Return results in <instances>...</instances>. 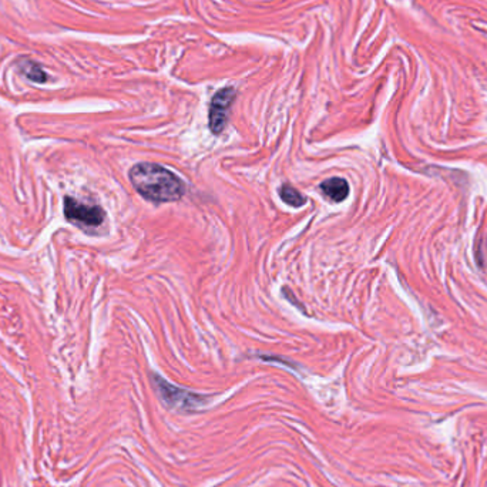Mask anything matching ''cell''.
Masks as SVG:
<instances>
[{"label":"cell","mask_w":487,"mask_h":487,"mask_svg":"<svg viewBox=\"0 0 487 487\" xmlns=\"http://www.w3.org/2000/svg\"><path fill=\"white\" fill-rule=\"evenodd\" d=\"M129 178L136 191L153 203L178 201L186 193L183 180L159 164L139 163L132 167Z\"/></svg>","instance_id":"6da1fadb"},{"label":"cell","mask_w":487,"mask_h":487,"mask_svg":"<svg viewBox=\"0 0 487 487\" xmlns=\"http://www.w3.org/2000/svg\"><path fill=\"white\" fill-rule=\"evenodd\" d=\"M153 382L163 402L171 407H176L180 410H193L203 406L207 402V396L197 395L187 389L174 386L159 375H153Z\"/></svg>","instance_id":"7a4b0ae2"},{"label":"cell","mask_w":487,"mask_h":487,"mask_svg":"<svg viewBox=\"0 0 487 487\" xmlns=\"http://www.w3.org/2000/svg\"><path fill=\"white\" fill-rule=\"evenodd\" d=\"M65 217L69 223L80 228L100 227L106 220V213L100 205H90L75 200L73 197L65 198Z\"/></svg>","instance_id":"3957f363"},{"label":"cell","mask_w":487,"mask_h":487,"mask_svg":"<svg viewBox=\"0 0 487 487\" xmlns=\"http://www.w3.org/2000/svg\"><path fill=\"white\" fill-rule=\"evenodd\" d=\"M234 100H235L234 87H225L220 90L218 93H215V96L213 97L211 105H210L208 123L214 134H220L225 129V124L228 120V112Z\"/></svg>","instance_id":"277c9868"},{"label":"cell","mask_w":487,"mask_h":487,"mask_svg":"<svg viewBox=\"0 0 487 487\" xmlns=\"http://www.w3.org/2000/svg\"><path fill=\"white\" fill-rule=\"evenodd\" d=\"M322 193L335 203H342L349 196V184L343 178H329L321 184Z\"/></svg>","instance_id":"5b68a950"},{"label":"cell","mask_w":487,"mask_h":487,"mask_svg":"<svg viewBox=\"0 0 487 487\" xmlns=\"http://www.w3.org/2000/svg\"><path fill=\"white\" fill-rule=\"evenodd\" d=\"M279 197L284 203H287L288 205L291 207H302L306 204V197L302 196L298 190H295L292 186L289 184H284L281 188H279Z\"/></svg>","instance_id":"8992f818"},{"label":"cell","mask_w":487,"mask_h":487,"mask_svg":"<svg viewBox=\"0 0 487 487\" xmlns=\"http://www.w3.org/2000/svg\"><path fill=\"white\" fill-rule=\"evenodd\" d=\"M21 70H22V73H23L29 80H32V82H35V83H45V82L48 80L46 72H45L38 63H35V62H32V60H25V62H22Z\"/></svg>","instance_id":"52a82bcc"}]
</instances>
